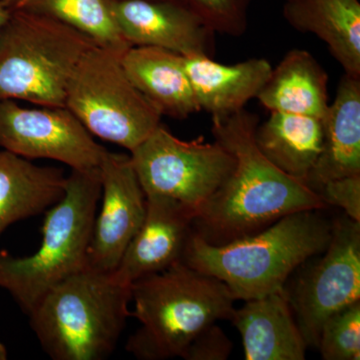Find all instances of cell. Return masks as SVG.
Returning <instances> with one entry per match:
<instances>
[{"label": "cell", "mask_w": 360, "mask_h": 360, "mask_svg": "<svg viewBox=\"0 0 360 360\" xmlns=\"http://www.w3.org/2000/svg\"><path fill=\"white\" fill-rule=\"evenodd\" d=\"M258 117L243 110L213 115L214 141L231 151L233 172L193 221V232L212 245L257 233L285 215L324 210L321 196L270 162L255 142Z\"/></svg>", "instance_id": "obj_1"}, {"label": "cell", "mask_w": 360, "mask_h": 360, "mask_svg": "<svg viewBox=\"0 0 360 360\" xmlns=\"http://www.w3.org/2000/svg\"><path fill=\"white\" fill-rule=\"evenodd\" d=\"M321 210L290 213L224 245H212L193 231L182 262L224 283L236 300L262 297L283 288L298 266L328 248L333 222Z\"/></svg>", "instance_id": "obj_2"}, {"label": "cell", "mask_w": 360, "mask_h": 360, "mask_svg": "<svg viewBox=\"0 0 360 360\" xmlns=\"http://www.w3.org/2000/svg\"><path fill=\"white\" fill-rule=\"evenodd\" d=\"M141 328L130 336L127 350L141 360L181 357L201 330L219 321H231L234 300L215 277L177 262L130 285Z\"/></svg>", "instance_id": "obj_3"}, {"label": "cell", "mask_w": 360, "mask_h": 360, "mask_svg": "<svg viewBox=\"0 0 360 360\" xmlns=\"http://www.w3.org/2000/svg\"><path fill=\"white\" fill-rule=\"evenodd\" d=\"M130 285L112 274L84 269L52 288L30 314L52 359H108L131 316Z\"/></svg>", "instance_id": "obj_4"}, {"label": "cell", "mask_w": 360, "mask_h": 360, "mask_svg": "<svg viewBox=\"0 0 360 360\" xmlns=\"http://www.w3.org/2000/svg\"><path fill=\"white\" fill-rule=\"evenodd\" d=\"M101 196V168L71 169L63 198L47 210L39 250L25 257L0 251V288L25 314L58 284L86 269Z\"/></svg>", "instance_id": "obj_5"}, {"label": "cell", "mask_w": 360, "mask_h": 360, "mask_svg": "<svg viewBox=\"0 0 360 360\" xmlns=\"http://www.w3.org/2000/svg\"><path fill=\"white\" fill-rule=\"evenodd\" d=\"M94 45L60 21L13 11L0 30V101L65 108L73 72Z\"/></svg>", "instance_id": "obj_6"}, {"label": "cell", "mask_w": 360, "mask_h": 360, "mask_svg": "<svg viewBox=\"0 0 360 360\" xmlns=\"http://www.w3.org/2000/svg\"><path fill=\"white\" fill-rule=\"evenodd\" d=\"M122 56L92 46L73 72L65 106L90 134L130 153L155 131L162 115L127 77Z\"/></svg>", "instance_id": "obj_7"}, {"label": "cell", "mask_w": 360, "mask_h": 360, "mask_svg": "<svg viewBox=\"0 0 360 360\" xmlns=\"http://www.w3.org/2000/svg\"><path fill=\"white\" fill-rule=\"evenodd\" d=\"M129 155L146 195L174 198L196 215L236 167L234 156L219 142L181 141L161 123Z\"/></svg>", "instance_id": "obj_8"}, {"label": "cell", "mask_w": 360, "mask_h": 360, "mask_svg": "<svg viewBox=\"0 0 360 360\" xmlns=\"http://www.w3.org/2000/svg\"><path fill=\"white\" fill-rule=\"evenodd\" d=\"M324 255L298 279L291 309L307 347L319 345L322 324L331 314L360 302V221L333 222Z\"/></svg>", "instance_id": "obj_9"}, {"label": "cell", "mask_w": 360, "mask_h": 360, "mask_svg": "<svg viewBox=\"0 0 360 360\" xmlns=\"http://www.w3.org/2000/svg\"><path fill=\"white\" fill-rule=\"evenodd\" d=\"M0 148L26 160L46 158L71 169L101 167L108 149L66 108H25L0 101Z\"/></svg>", "instance_id": "obj_10"}, {"label": "cell", "mask_w": 360, "mask_h": 360, "mask_svg": "<svg viewBox=\"0 0 360 360\" xmlns=\"http://www.w3.org/2000/svg\"><path fill=\"white\" fill-rule=\"evenodd\" d=\"M99 168L101 205L94 219L86 267L112 274L141 227L146 195L130 155L108 151Z\"/></svg>", "instance_id": "obj_11"}, {"label": "cell", "mask_w": 360, "mask_h": 360, "mask_svg": "<svg viewBox=\"0 0 360 360\" xmlns=\"http://www.w3.org/2000/svg\"><path fill=\"white\" fill-rule=\"evenodd\" d=\"M113 18L130 46H153L182 56L215 51V32L182 0H111Z\"/></svg>", "instance_id": "obj_12"}, {"label": "cell", "mask_w": 360, "mask_h": 360, "mask_svg": "<svg viewBox=\"0 0 360 360\" xmlns=\"http://www.w3.org/2000/svg\"><path fill=\"white\" fill-rule=\"evenodd\" d=\"M196 212L179 201L160 194L146 195V213L139 231L112 272L127 285L182 262Z\"/></svg>", "instance_id": "obj_13"}, {"label": "cell", "mask_w": 360, "mask_h": 360, "mask_svg": "<svg viewBox=\"0 0 360 360\" xmlns=\"http://www.w3.org/2000/svg\"><path fill=\"white\" fill-rule=\"evenodd\" d=\"M285 288L245 302L231 321L243 338L246 360H303L307 345Z\"/></svg>", "instance_id": "obj_14"}, {"label": "cell", "mask_w": 360, "mask_h": 360, "mask_svg": "<svg viewBox=\"0 0 360 360\" xmlns=\"http://www.w3.org/2000/svg\"><path fill=\"white\" fill-rule=\"evenodd\" d=\"M322 129L321 155L304 180L314 191L331 180L360 175V77L342 75Z\"/></svg>", "instance_id": "obj_15"}, {"label": "cell", "mask_w": 360, "mask_h": 360, "mask_svg": "<svg viewBox=\"0 0 360 360\" xmlns=\"http://www.w3.org/2000/svg\"><path fill=\"white\" fill-rule=\"evenodd\" d=\"M122 63L132 84L161 115L184 120L200 111L186 68L184 56L153 46H131Z\"/></svg>", "instance_id": "obj_16"}, {"label": "cell", "mask_w": 360, "mask_h": 360, "mask_svg": "<svg viewBox=\"0 0 360 360\" xmlns=\"http://www.w3.org/2000/svg\"><path fill=\"white\" fill-rule=\"evenodd\" d=\"M184 68L200 110L229 115L243 110L269 79L272 66L264 58L222 65L206 56H184Z\"/></svg>", "instance_id": "obj_17"}, {"label": "cell", "mask_w": 360, "mask_h": 360, "mask_svg": "<svg viewBox=\"0 0 360 360\" xmlns=\"http://www.w3.org/2000/svg\"><path fill=\"white\" fill-rule=\"evenodd\" d=\"M283 16L291 27L326 42L345 73L360 77L359 0H286Z\"/></svg>", "instance_id": "obj_18"}, {"label": "cell", "mask_w": 360, "mask_h": 360, "mask_svg": "<svg viewBox=\"0 0 360 360\" xmlns=\"http://www.w3.org/2000/svg\"><path fill=\"white\" fill-rule=\"evenodd\" d=\"M66 179L60 168L39 167L0 150V236L9 225L58 202L65 194Z\"/></svg>", "instance_id": "obj_19"}, {"label": "cell", "mask_w": 360, "mask_h": 360, "mask_svg": "<svg viewBox=\"0 0 360 360\" xmlns=\"http://www.w3.org/2000/svg\"><path fill=\"white\" fill-rule=\"evenodd\" d=\"M328 84V73L309 51L292 49L272 68L257 98L270 112L322 120L329 108Z\"/></svg>", "instance_id": "obj_20"}, {"label": "cell", "mask_w": 360, "mask_h": 360, "mask_svg": "<svg viewBox=\"0 0 360 360\" xmlns=\"http://www.w3.org/2000/svg\"><path fill=\"white\" fill-rule=\"evenodd\" d=\"M322 120L311 116L270 112L258 124L255 142L258 149L284 174L304 182L321 153Z\"/></svg>", "instance_id": "obj_21"}, {"label": "cell", "mask_w": 360, "mask_h": 360, "mask_svg": "<svg viewBox=\"0 0 360 360\" xmlns=\"http://www.w3.org/2000/svg\"><path fill=\"white\" fill-rule=\"evenodd\" d=\"M11 13L22 11L60 21L104 49L124 53L130 45L113 18L111 0H1Z\"/></svg>", "instance_id": "obj_22"}, {"label": "cell", "mask_w": 360, "mask_h": 360, "mask_svg": "<svg viewBox=\"0 0 360 360\" xmlns=\"http://www.w3.org/2000/svg\"><path fill=\"white\" fill-rule=\"evenodd\" d=\"M317 348L324 360H359L360 302L338 310L326 319Z\"/></svg>", "instance_id": "obj_23"}, {"label": "cell", "mask_w": 360, "mask_h": 360, "mask_svg": "<svg viewBox=\"0 0 360 360\" xmlns=\"http://www.w3.org/2000/svg\"><path fill=\"white\" fill-rule=\"evenodd\" d=\"M215 33L241 37L252 0H182Z\"/></svg>", "instance_id": "obj_24"}, {"label": "cell", "mask_w": 360, "mask_h": 360, "mask_svg": "<svg viewBox=\"0 0 360 360\" xmlns=\"http://www.w3.org/2000/svg\"><path fill=\"white\" fill-rule=\"evenodd\" d=\"M315 193L326 206H338L349 219L360 221V175L326 182Z\"/></svg>", "instance_id": "obj_25"}, {"label": "cell", "mask_w": 360, "mask_h": 360, "mask_svg": "<svg viewBox=\"0 0 360 360\" xmlns=\"http://www.w3.org/2000/svg\"><path fill=\"white\" fill-rule=\"evenodd\" d=\"M232 343L219 326L210 324L189 343L181 359L186 360H225L229 359Z\"/></svg>", "instance_id": "obj_26"}, {"label": "cell", "mask_w": 360, "mask_h": 360, "mask_svg": "<svg viewBox=\"0 0 360 360\" xmlns=\"http://www.w3.org/2000/svg\"><path fill=\"white\" fill-rule=\"evenodd\" d=\"M9 15H11V11L4 6V4L0 0V30L6 22V20H8Z\"/></svg>", "instance_id": "obj_27"}, {"label": "cell", "mask_w": 360, "mask_h": 360, "mask_svg": "<svg viewBox=\"0 0 360 360\" xmlns=\"http://www.w3.org/2000/svg\"><path fill=\"white\" fill-rule=\"evenodd\" d=\"M7 356H8V354H7L6 345L0 342V360H6L7 359Z\"/></svg>", "instance_id": "obj_28"}, {"label": "cell", "mask_w": 360, "mask_h": 360, "mask_svg": "<svg viewBox=\"0 0 360 360\" xmlns=\"http://www.w3.org/2000/svg\"><path fill=\"white\" fill-rule=\"evenodd\" d=\"M285 1H286V0H285Z\"/></svg>", "instance_id": "obj_29"}]
</instances>
